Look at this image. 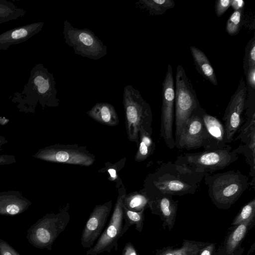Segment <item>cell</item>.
Segmentation results:
<instances>
[{"mask_svg": "<svg viewBox=\"0 0 255 255\" xmlns=\"http://www.w3.org/2000/svg\"><path fill=\"white\" fill-rule=\"evenodd\" d=\"M204 175L193 172L171 161L161 163L146 178L143 189L151 197L195 193Z\"/></svg>", "mask_w": 255, "mask_h": 255, "instance_id": "1", "label": "cell"}, {"mask_svg": "<svg viewBox=\"0 0 255 255\" xmlns=\"http://www.w3.org/2000/svg\"><path fill=\"white\" fill-rule=\"evenodd\" d=\"M55 85L53 74L42 64L38 63L32 68L23 90L14 92L9 99L19 112L26 114L34 113L38 104L42 110L46 107H57L60 100L56 97Z\"/></svg>", "mask_w": 255, "mask_h": 255, "instance_id": "2", "label": "cell"}, {"mask_svg": "<svg viewBox=\"0 0 255 255\" xmlns=\"http://www.w3.org/2000/svg\"><path fill=\"white\" fill-rule=\"evenodd\" d=\"M204 178L211 200L226 208L236 202L250 185L249 177L239 170L207 174Z\"/></svg>", "mask_w": 255, "mask_h": 255, "instance_id": "3", "label": "cell"}, {"mask_svg": "<svg viewBox=\"0 0 255 255\" xmlns=\"http://www.w3.org/2000/svg\"><path fill=\"white\" fill-rule=\"evenodd\" d=\"M127 133L130 141L137 146L139 131L141 127L152 134V113L150 106L142 97L138 90L131 85L125 87L123 101Z\"/></svg>", "mask_w": 255, "mask_h": 255, "instance_id": "4", "label": "cell"}, {"mask_svg": "<svg viewBox=\"0 0 255 255\" xmlns=\"http://www.w3.org/2000/svg\"><path fill=\"white\" fill-rule=\"evenodd\" d=\"M239 158L231 145L220 149L184 153L176 158L175 164L196 173L213 174L224 169Z\"/></svg>", "mask_w": 255, "mask_h": 255, "instance_id": "5", "label": "cell"}, {"mask_svg": "<svg viewBox=\"0 0 255 255\" xmlns=\"http://www.w3.org/2000/svg\"><path fill=\"white\" fill-rule=\"evenodd\" d=\"M68 204L57 213L45 215L27 230L26 238L34 247L52 250V246L70 221Z\"/></svg>", "mask_w": 255, "mask_h": 255, "instance_id": "6", "label": "cell"}, {"mask_svg": "<svg viewBox=\"0 0 255 255\" xmlns=\"http://www.w3.org/2000/svg\"><path fill=\"white\" fill-rule=\"evenodd\" d=\"M174 106L176 138L190 117L201 107L195 91L180 65L177 66L176 72Z\"/></svg>", "mask_w": 255, "mask_h": 255, "instance_id": "7", "label": "cell"}, {"mask_svg": "<svg viewBox=\"0 0 255 255\" xmlns=\"http://www.w3.org/2000/svg\"><path fill=\"white\" fill-rule=\"evenodd\" d=\"M63 34L65 43L75 54L93 60H99L107 53V47L88 28L73 27L68 20L64 22Z\"/></svg>", "mask_w": 255, "mask_h": 255, "instance_id": "8", "label": "cell"}, {"mask_svg": "<svg viewBox=\"0 0 255 255\" xmlns=\"http://www.w3.org/2000/svg\"><path fill=\"white\" fill-rule=\"evenodd\" d=\"M126 196V189L123 184L119 188V195L108 226L96 243L88 250L87 255H98L105 252L110 253L112 250H118V240L123 235V205Z\"/></svg>", "mask_w": 255, "mask_h": 255, "instance_id": "9", "label": "cell"}, {"mask_svg": "<svg viewBox=\"0 0 255 255\" xmlns=\"http://www.w3.org/2000/svg\"><path fill=\"white\" fill-rule=\"evenodd\" d=\"M33 158L54 162L89 166L95 160V156L85 146L56 144L39 149Z\"/></svg>", "mask_w": 255, "mask_h": 255, "instance_id": "10", "label": "cell"}, {"mask_svg": "<svg viewBox=\"0 0 255 255\" xmlns=\"http://www.w3.org/2000/svg\"><path fill=\"white\" fill-rule=\"evenodd\" d=\"M162 106L161 114L160 136L170 149L175 147L173 135V124L174 116L175 85L172 68L168 64L165 77L162 83Z\"/></svg>", "mask_w": 255, "mask_h": 255, "instance_id": "11", "label": "cell"}, {"mask_svg": "<svg viewBox=\"0 0 255 255\" xmlns=\"http://www.w3.org/2000/svg\"><path fill=\"white\" fill-rule=\"evenodd\" d=\"M247 92V86L244 81L241 80L225 112L223 121L228 144L234 140L235 134L243 124V118L246 106Z\"/></svg>", "mask_w": 255, "mask_h": 255, "instance_id": "12", "label": "cell"}, {"mask_svg": "<svg viewBox=\"0 0 255 255\" xmlns=\"http://www.w3.org/2000/svg\"><path fill=\"white\" fill-rule=\"evenodd\" d=\"M204 109L200 107L190 117L180 134L174 139L175 146L188 150L203 146L205 128L202 119Z\"/></svg>", "mask_w": 255, "mask_h": 255, "instance_id": "13", "label": "cell"}, {"mask_svg": "<svg viewBox=\"0 0 255 255\" xmlns=\"http://www.w3.org/2000/svg\"><path fill=\"white\" fill-rule=\"evenodd\" d=\"M112 208L111 200L95 207L85 224L81 234V244L83 248H91L100 237Z\"/></svg>", "mask_w": 255, "mask_h": 255, "instance_id": "14", "label": "cell"}, {"mask_svg": "<svg viewBox=\"0 0 255 255\" xmlns=\"http://www.w3.org/2000/svg\"><path fill=\"white\" fill-rule=\"evenodd\" d=\"M202 119L205 128L202 146L204 150H217L228 146L224 124L217 117L207 113L204 110L202 113Z\"/></svg>", "mask_w": 255, "mask_h": 255, "instance_id": "15", "label": "cell"}, {"mask_svg": "<svg viewBox=\"0 0 255 255\" xmlns=\"http://www.w3.org/2000/svg\"><path fill=\"white\" fill-rule=\"evenodd\" d=\"M43 22H34L15 27L0 34V50H6L10 45L28 40L42 30Z\"/></svg>", "mask_w": 255, "mask_h": 255, "instance_id": "16", "label": "cell"}, {"mask_svg": "<svg viewBox=\"0 0 255 255\" xmlns=\"http://www.w3.org/2000/svg\"><path fill=\"white\" fill-rule=\"evenodd\" d=\"M31 204V202L24 197L20 191L0 192V215H17L27 210Z\"/></svg>", "mask_w": 255, "mask_h": 255, "instance_id": "17", "label": "cell"}, {"mask_svg": "<svg viewBox=\"0 0 255 255\" xmlns=\"http://www.w3.org/2000/svg\"><path fill=\"white\" fill-rule=\"evenodd\" d=\"M243 144H240L234 149L237 154L244 156L250 166V176L252 178L250 185L253 188L255 185V127H253L237 138Z\"/></svg>", "mask_w": 255, "mask_h": 255, "instance_id": "18", "label": "cell"}, {"mask_svg": "<svg viewBox=\"0 0 255 255\" xmlns=\"http://www.w3.org/2000/svg\"><path fill=\"white\" fill-rule=\"evenodd\" d=\"M149 208L162 216L170 229L172 228L177 208V202L173 200L172 196L163 195L151 198Z\"/></svg>", "mask_w": 255, "mask_h": 255, "instance_id": "19", "label": "cell"}, {"mask_svg": "<svg viewBox=\"0 0 255 255\" xmlns=\"http://www.w3.org/2000/svg\"><path fill=\"white\" fill-rule=\"evenodd\" d=\"M87 114L97 122L108 126H116L119 124V118L115 107L108 103H96Z\"/></svg>", "mask_w": 255, "mask_h": 255, "instance_id": "20", "label": "cell"}, {"mask_svg": "<svg viewBox=\"0 0 255 255\" xmlns=\"http://www.w3.org/2000/svg\"><path fill=\"white\" fill-rule=\"evenodd\" d=\"M190 50L198 72L212 84L217 85L218 81L215 71L207 56L196 47L191 46Z\"/></svg>", "mask_w": 255, "mask_h": 255, "instance_id": "21", "label": "cell"}, {"mask_svg": "<svg viewBox=\"0 0 255 255\" xmlns=\"http://www.w3.org/2000/svg\"><path fill=\"white\" fill-rule=\"evenodd\" d=\"M151 135L143 127L140 128L139 131L138 149L134 158L136 161H143L153 153L155 149V144Z\"/></svg>", "mask_w": 255, "mask_h": 255, "instance_id": "22", "label": "cell"}, {"mask_svg": "<svg viewBox=\"0 0 255 255\" xmlns=\"http://www.w3.org/2000/svg\"><path fill=\"white\" fill-rule=\"evenodd\" d=\"M151 197L144 190L126 195L124 205L129 210L139 212L149 207Z\"/></svg>", "mask_w": 255, "mask_h": 255, "instance_id": "23", "label": "cell"}, {"mask_svg": "<svg viewBox=\"0 0 255 255\" xmlns=\"http://www.w3.org/2000/svg\"><path fill=\"white\" fill-rule=\"evenodd\" d=\"M136 4L148 11L151 15H159L173 8L175 4L173 0H139Z\"/></svg>", "mask_w": 255, "mask_h": 255, "instance_id": "24", "label": "cell"}, {"mask_svg": "<svg viewBox=\"0 0 255 255\" xmlns=\"http://www.w3.org/2000/svg\"><path fill=\"white\" fill-rule=\"evenodd\" d=\"M27 11L12 2L0 0V24L24 16Z\"/></svg>", "mask_w": 255, "mask_h": 255, "instance_id": "25", "label": "cell"}, {"mask_svg": "<svg viewBox=\"0 0 255 255\" xmlns=\"http://www.w3.org/2000/svg\"><path fill=\"white\" fill-rule=\"evenodd\" d=\"M124 211V226L122 233L124 235L132 225L135 226V229L141 232L143 225L144 212L143 210L139 212H135L129 210L123 205Z\"/></svg>", "mask_w": 255, "mask_h": 255, "instance_id": "26", "label": "cell"}, {"mask_svg": "<svg viewBox=\"0 0 255 255\" xmlns=\"http://www.w3.org/2000/svg\"><path fill=\"white\" fill-rule=\"evenodd\" d=\"M253 219H250L238 225L230 235L226 245V252L229 255H231L236 249L245 237L248 226L252 223Z\"/></svg>", "mask_w": 255, "mask_h": 255, "instance_id": "27", "label": "cell"}, {"mask_svg": "<svg viewBox=\"0 0 255 255\" xmlns=\"http://www.w3.org/2000/svg\"><path fill=\"white\" fill-rule=\"evenodd\" d=\"M200 251V246L197 243L185 241L180 248L167 250L159 255H198Z\"/></svg>", "mask_w": 255, "mask_h": 255, "instance_id": "28", "label": "cell"}, {"mask_svg": "<svg viewBox=\"0 0 255 255\" xmlns=\"http://www.w3.org/2000/svg\"><path fill=\"white\" fill-rule=\"evenodd\" d=\"M255 214V199L245 205L234 220L232 225H238L250 219H253Z\"/></svg>", "mask_w": 255, "mask_h": 255, "instance_id": "29", "label": "cell"}, {"mask_svg": "<svg viewBox=\"0 0 255 255\" xmlns=\"http://www.w3.org/2000/svg\"><path fill=\"white\" fill-rule=\"evenodd\" d=\"M243 58L244 73L252 67L255 66V36H254L248 42Z\"/></svg>", "mask_w": 255, "mask_h": 255, "instance_id": "30", "label": "cell"}, {"mask_svg": "<svg viewBox=\"0 0 255 255\" xmlns=\"http://www.w3.org/2000/svg\"><path fill=\"white\" fill-rule=\"evenodd\" d=\"M243 9L234 10L228 19L226 32L231 36L237 34L240 31Z\"/></svg>", "mask_w": 255, "mask_h": 255, "instance_id": "31", "label": "cell"}, {"mask_svg": "<svg viewBox=\"0 0 255 255\" xmlns=\"http://www.w3.org/2000/svg\"><path fill=\"white\" fill-rule=\"evenodd\" d=\"M119 163V162L116 164H113L108 162L109 165H108L106 163L105 164L106 165V167L101 169V170H106L108 175L109 180L115 182L116 183L117 187L120 188V187L123 185V183L122 181L118 174V167L122 164H120V165H118Z\"/></svg>", "mask_w": 255, "mask_h": 255, "instance_id": "32", "label": "cell"}, {"mask_svg": "<svg viewBox=\"0 0 255 255\" xmlns=\"http://www.w3.org/2000/svg\"><path fill=\"white\" fill-rule=\"evenodd\" d=\"M232 0H218L216 1L215 10L218 17H221L231 6Z\"/></svg>", "mask_w": 255, "mask_h": 255, "instance_id": "33", "label": "cell"}, {"mask_svg": "<svg viewBox=\"0 0 255 255\" xmlns=\"http://www.w3.org/2000/svg\"><path fill=\"white\" fill-rule=\"evenodd\" d=\"M0 255H21L7 242L0 238Z\"/></svg>", "mask_w": 255, "mask_h": 255, "instance_id": "34", "label": "cell"}, {"mask_svg": "<svg viewBox=\"0 0 255 255\" xmlns=\"http://www.w3.org/2000/svg\"><path fill=\"white\" fill-rule=\"evenodd\" d=\"M247 81L249 86L253 89L255 88V66L250 67L245 73Z\"/></svg>", "mask_w": 255, "mask_h": 255, "instance_id": "35", "label": "cell"}, {"mask_svg": "<svg viewBox=\"0 0 255 255\" xmlns=\"http://www.w3.org/2000/svg\"><path fill=\"white\" fill-rule=\"evenodd\" d=\"M16 162V157L13 155L0 154V166L9 165Z\"/></svg>", "mask_w": 255, "mask_h": 255, "instance_id": "36", "label": "cell"}, {"mask_svg": "<svg viewBox=\"0 0 255 255\" xmlns=\"http://www.w3.org/2000/svg\"><path fill=\"white\" fill-rule=\"evenodd\" d=\"M122 255H138V254L133 245L128 242L124 247Z\"/></svg>", "mask_w": 255, "mask_h": 255, "instance_id": "37", "label": "cell"}, {"mask_svg": "<svg viewBox=\"0 0 255 255\" xmlns=\"http://www.w3.org/2000/svg\"><path fill=\"white\" fill-rule=\"evenodd\" d=\"M245 1L242 0H232L231 6L235 10L243 9Z\"/></svg>", "mask_w": 255, "mask_h": 255, "instance_id": "38", "label": "cell"}, {"mask_svg": "<svg viewBox=\"0 0 255 255\" xmlns=\"http://www.w3.org/2000/svg\"><path fill=\"white\" fill-rule=\"evenodd\" d=\"M214 248V245L211 244L204 248L200 252V255H212Z\"/></svg>", "mask_w": 255, "mask_h": 255, "instance_id": "39", "label": "cell"}, {"mask_svg": "<svg viewBox=\"0 0 255 255\" xmlns=\"http://www.w3.org/2000/svg\"><path fill=\"white\" fill-rule=\"evenodd\" d=\"M8 142L4 136L0 135V150H2L1 146Z\"/></svg>", "mask_w": 255, "mask_h": 255, "instance_id": "40", "label": "cell"}]
</instances>
